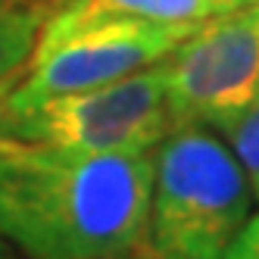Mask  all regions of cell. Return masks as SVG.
Here are the masks:
<instances>
[{"label":"cell","instance_id":"cell-9","mask_svg":"<svg viewBox=\"0 0 259 259\" xmlns=\"http://www.w3.org/2000/svg\"><path fill=\"white\" fill-rule=\"evenodd\" d=\"M225 259H259V212L247 219V225L240 228Z\"/></svg>","mask_w":259,"mask_h":259},{"label":"cell","instance_id":"cell-1","mask_svg":"<svg viewBox=\"0 0 259 259\" xmlns=\"http://www.w3.org/2000/svg\"><path fill=\"white\" fill-rule=\"evenodd\" d=\"M153 153H91L0 138V237L28 259L144 253Z\"/></svg>","mask_w":259,"mask_h":259},{"label":"cell","instance_id":"cell-10","mask_svg":"<svg viewBox=\"0 0 259 259\" xmlns=\"http://www.w3.org/2000/svg\"><path fill=\"white\" fill-rule=\"evenodd\" d=\"M16 4H22V7H31V10H41V13H57L60 7L72 4V0H16Z\"/></svg>","mask_w":259,"mask_h":259},{"label":"cell","instance_id":"cell-13","mask_svg":"<svg viewBox=\"0 0 259 259\" xmlns=\"http://www.w3.org/2000/svg\"><path fill=\"white\" fill-rule=\"evenodd\" d=\"M0 259H7V250H4V237H0Z\"/></svg>","mask_w":259,"mask_h":259},{"label":"cell","instance_id":"cell-11","mask_svg":"<svg viewBox=\"0 0 259 259\" xmlns=\"http://www.w3.org/2000/svg\"><path fill=\"white\" fill-rule=\"evenodd\" d=\"M219 4H222L225 13H231V10H240V7H253V4H259V0H219Z\"/></svg>","mask_w":259,"mask_h":259},{"label":"cell","instance_id":"cell-12","mask_svg":"<svg viewBox=\"0 0 259 259\" xmlns=\"http://www.w3.org/2000/svg\"><path fill=\"white\" fill-rule=\"evenodd\" d=\"M0 97H4V94H0ZM7 135V119H4V106H0V138H4Z\"/></svg>","mask_w":259,"mask_h":259},{"label":"cell","instance_id":"cell-3","mask_svg":"<svg viewBox=\"0 0 259 259\" xmlns=\"http://www.w3.org/2000/svg\"><path fill=\"white\" fill-rule=\"evenodd\" d=\"M194 31V25H159L138 16L91 10L81 0L50 13L34 50L4 97V109H22L44 97L119 81L162 63Z\"/></svg>","mask_w":259,"mask_h":259},{"label":"cell","instance_id":"cell-8","mask_svg":"<svg viewBox=\"0 0 259 259\" xmlns=\"http://www.w3.org/2000/svg\"><path fill=\"white\" fill-rule=\"evenodd\" d=\"M222 135L228 138L231 153L237 156L240 169H244V175L250 181V194L259 200V100Z\"/></svg>","mask_w":259,"mask_h":259},{"label":"cell","instance_id":"cell-4","mask_svg":"<svg viewBox=\"0 0 259 259\" xmlns=\"http://www.w3.org/2000/svg\"><path fill=\"white\" fill-rule=\"evenodd\" d=\"M7 135L91 153H150L175 128L162 63L119 81L4 109Z\"/></svg>","mask_w":259,"mask_h":259},{"label":"cell","instance_id":"cell-14","mask_svg":"<svg viewBox=\"0 0 259 259\" xmlns=\"http://www.w3.org/2000/svg\"><path fill=\"white\" fill-rule=\"evenodd\" d=\"M132 259H141V256H132Z\"/></svg>","mask_w":259,"mask_h":259},{"label":"cell","instance_id":"cell-6","mask_svg":"<svg viewBox=\"0 0 259 259\" xmlns=\"http://www.w3.org/2000/svg\"><path fill=\"white\" fill-rule=\"evenodd\" d=\"M44 19L47 13L41 10L22 7L16 0H0V94H7L25 69Z\"/></svg>","mask_w":259,"mask_h":259},{"label":"cell","instance_id":"cell-7","mask_svg":"<svg viewBox=\"0 0 259 259\" xmlns=\"http://www.w3.org/2000/svg\"><path fill=\"white\" fill-rule=\"evenodd\" d=\"M91 10L138 16L159 25H200L203 19L225 13L219 0H81Z\"/></svg>","mask_w":259,"mask_h":259},{"label":"cell","instance_id":"cell-5","mask_svg":"<svg viewBox=\"0 0 259 259\" xmlns=\"http://www.w3.org/2000/svg\"><path fill=\"white\" fill-rule=\"evenodd\" d=\"M162 75L175 125L231 128L259 100V4L194 25Z\"/></svg>","mask_w":259,"mask_h":259},{"label":"cell","instance_id":"cell-2","mask_svg":"<svg viewBox=\"0 0 259 259\" xmlns=\"http://www.w3.org/2000/svg\"><path fill=\"white\" fill-rule=\"evenodd\" d=\"M250 200L231 147L203 125H175L153 153L144 259H225Z\"/></svg>","mask_w":259,"mask_h":259}]
</instances>
